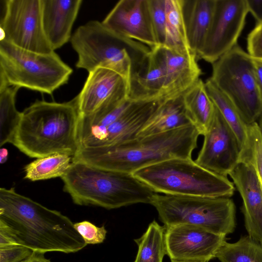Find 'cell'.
Segmentation results:
<instances>
[{"label":"cell","mask_w":262,"mask_h":262,"mask_svg":"<svg viewBox=\"0 0 262 262\" xmlns=\"http://www.w3.org/2000/svg\"><path fill=\"white\" fill-rule=\"evenodd\" d=\"M63 190L80 206L107 209L137 203L150 204L156 193L132 173L109 170L80 162H72L60 178Z\"/></svg>","instance_id":"cell-4"},{"label":"cell","mask_w":262,"mask_h":262,"mask_svg":"<svg viewBox=\"0 0 262 262\" xmlns=\"http://www.w3.org/2000/svg\"><path fill=\"white\" fill-rule=\"evenodd\" d=\"M132 174L157 193L230 198L235 189L227 177L204 168L191 158L165 160Z\"/></svg>","instance_id":"cell-6"},{"label":"cell","mask_w":262,"mask_h":262,"mask_svg":"<svg viewBox=\"0 0 262 262\" xmlns=\"http://www.w3.org/2000/svg\"><path fill=\"white\" fill-rule=\"evenodd\" d=\"M171 262H207V261H177V260H171Z\"/></svg>","instance_id":"cell-40"},{"label":"cell","mask_w":262,"mask_h":262,"mask_svg":"<svg viewBox=\"0 0 262 262\" xmlns=\"http://www.w3.org/2000/svg\"><path fill=\"white\" fill-rule=\"evenodd\" d=\"M215 0H182V10L190 50L197 57L203 48L214 12Z\"/></svg>","instance_id":"cell-21"},{"label":"cell","mask_w":262,"mask_h":262,"mask_svg":"<svg viewBox=\"0 0 262 262\" xmlns=\"http://www.w3.org/2000/svg\"><path fill=\"white\" fill-rule=\"evenodd\" d=\"M200 135L196 127L190 125L111 146L82 147L72 157V161L132 173L165 160L191 158Z\"/></svg>","instance_id":"cell-2"},{"label":"cell","mask_w":262,"mask_h":262,"mask_svg":"<svg viewBox=\"0 0 262 262\" xmlns=\"http://www.w3.org/2000/svg\"><path fill=\"white\" fill-rule=\"evenodd\" d=\"M74 224L60 212L17 193L14 187L0 188V230L13 244L42 253L76 252L87 244Z\"/></svg>","instance_id":"cell-1"},{"label":"cell","mask_w":262,"mask_h":262,"mask_svg":"<svg viewBox=\"0 0 262 262\" xmlns=\"http://www.w3.org/2000/svg\"><path fill=\"white\" fill-rule=\"evenodd\" d=\"M72 157L64 154H55L37 158L24 168L25 179L31 181L62 177L68 170Z\"/></svg>","instance_id":"cell-25"},{"label":"cell","mask_w":262,"mask_h":262,"mask_svg":"<svg viewBox=\"0 0 262 262\" xmlns=\"http://www.w3.org/2000/svg\"><path fill=\"white\" fill-rule=\"evenodd\" d=\"M0 26V40L36 53L54 51L43 30L41 0L5 1V11Z\"/></svg>","instance_id":"cell-10"},{"label":"cell","mask_w":262,"mask_h":262,"mask_svg":"<svg viewBox=\"0 0 262 262\" xmlns=\"http://www.w3.org/2000/svg\"><path fill=\"white\" fill-rule=\"evenodd\" d=\"M247 139L241 149L239 163L253 169L262 191V135L257 122L247 126Z\"/></svg>","instance_id":"cell-30"},{"label":"cell","mask_w":262,"mask_h":262,"mask_svg":"<svg viewBox=\"0 0 262 262\" xmlns=\"http://www.w3.org/2000/svg\"><path fill=\"white\" fill-rule=\"evenodd\" d=\"M250 12L257 23L262 22V0H247Z\"/></svg>","instance_id":"cell-35"},{"label":"cell","mask_w":262,"mask_h":262,"mask_svg":"<svg viewBox=\"0 0 262 262\" xmlns=\"http://www.w3.org/2000/svg\"><path fill=\"white\" fill-rule=\"evenodd\" d=\"M19 88L14 86L0 87V146L12 143L19 123L21 112L16 109L15 98Z\"/></svg>","instance_id":"cell-26"},{"label":"cell","mask_w":262,"mask_h":262,"mask_svg":"<svg viewBox=\"0 0 262 262\" xmlns=\"http://www.w3.org/2000/svg\"><path fill=\"white\" fill-rule=\"evenodd\" d=\"M102 23L114 33L140 42L150 50L160 47L151 21L148 0H121Z\"/></svg>","instance_id":"cell-14"},{"label":"cell","mask_w":262,"mask_h":262,"mask_svg":"<svg viewBox=\"0 0 262 262\" xmlns=\"http://www.w3.org/2000/svg\"><path fill=\"white\" fill-rule=\"evenodd\" d=\"M151 21L159 46H163L166 34L165 0H148Z\"/></svg>","instance_id":"cell-31"},{"label":"cell","mask_w":262,"mask_h":262,"mask_svg":"<svg viewBox=\"0 0 262 262\" xmlns=\"http://www.w3.org/2000/svg\"><path fill=\"white\" fill-rule=\"evenodd\" d=\"M81 0H41L44 32L53 51L71 40Z\"/></svg>","instance_id":"cell-19"},{"label":"cell","mask_w":262,"mask_h":262,"mask_svg":"<svg viewBox=\"0 0 262 262\" xmlns=\"http://www.w3.org/2000/svg\"><path fill=\"white\" fill-rule=\"evenodd\" d=\"M182 95L165 100L140 130L137 137L193 125L185 108Z\"/></svg>","instance_id":"cell-22"},{"label":"cell","mask_w":262,"mask_h":262,"mask_svg":"<svg viewBox=\"0 0 262 262\" xmlns=\"http://www.w3.org/2000/svg\"><path fill=\"white\" fill-rule=\"evenodd\" d=\"M165 228L166 254L171 260L208 262L215 257L226 241V236L195 225L181 224Z\"/></svg>","instance_id":"cell-13"},{"label":"cell","mask_w":262,"mask_h":262,"mask_svg":"<svg viewBox=\"0 0 262 262\" xmlns=\"http://www.w3.org/2000/svg\"><path fill=\"white\" fill-rule=\"evenodd\" d=\"M248 13L247 0H215L211 25L199 58L212 64L236 46Z\"/></svg>","instance_id":"cell-11"},{"label":"cell","mask_w":262,"mask_h":262,"mask_svg":"<svg viewBox=\"0 0 262 262\" xmlns=\"http://www.w3.org/2000/svg\"><path fill=\"white\" fill-rule=\"evenodd\" d=\"M77 96L62 103L37 100L21 112L12 144L30 158L73 157L80 147Z\"/></svg>","instance_id":"cell-3"},{"label":"cell","mask_w":262,"mask_h":262,"mask_svg":"<svg viewBox=\"0 0 262 262\" xmlns=\"http://www.w3.org/2000/svg\"><path fill=\"white\" fill-rule=\"evenodd\" d=\"M129 84L113 70L98 68L89 72L80 93L77 95L80 116L90 115L99 109L119 104L129 99Z\"/></svg>","instance_id":"cell-15"},{"label":"cell","mask_w":262,"mask_h":262,"mask_svg":"<svg viewBox=\"0 0 262 262\" xmlns=\"http://www.w3.org/2000/svg\"><path fill=\"white\" fill-rule=\"evenodd\" d=\"M73 72L53 51L39 53L0 40V87L14 86L52 94Z\"/></svg>","instance_id":"cell-7"},{"label":"cell","mask_w":262,"mask_h":262,"mask_svg":"<svg viewBox=\"0 0 262 262\" xmlns=\"http://www.w3.org/2000/svg\"><path fill=\"white\" fill-rule=\"evenodd\" d=\"M71 42L77 54L76 67L90 72L98 68L115 71L128 82L150 52L145 45L112 31L101 22L91 20L79 27Z\"/></svg>","instance_id":"cell-5"},{"label":"cell","mask_w":262,"mask_h":262,"mask_svg":"<svg viewBox=\"0 0 262 262\" xmlns=\"http://www.w3.org/2000/svg\"><path fill=\"white\" fill-rule=\"evenodd\" d=\"M257 123H258V126L259 127V128H260L261 135H262V115L260 116V117L259 118V119H258V122H257Z\"/></svg>","instance_id":"cell-39"},{"label":"cell","mask_w":262,"mask_h":262,"mask_svg":"<svg viewBox=\"0 0 262 262\" xmlns=\"http://www.w3.org/2000/svg\"><path fill=\"white\" fill-rule=\"evenodd\" d=\"M214 105L235 134L241 149L247 139L248 125L243 121L232 102L215 86L210 78L205 82Z\"/></svg>","instance_id":"cell-28"},{"label":"cell","mask_w":262,"mask_h":262,"mask_svg":"<svg viewBox=\"0 0 262 262\" xmlns=\"http://www.w3.org/2000/svg\"><path fill=\"white\" fill-rule=\"evenodd\" d=\"M24 262H51L49 259H47L44 253L34 252L32 256Z\"/></svg>","instance_id":"cell-37"},{"label":"cell","mask_w":262,"mask_h":262,"mask_svg":"<svg viewBox=\"0 0 262 262\" xmlns=\"http://www.w3.org/2000/svg\"><path fill=\"white\" fill-rule=\"evenodd\" d=\"M165 226L153 221L139 238L135 239L138 250L135 262H162L166 254Z\"/></svg>","instance_id":"cell-27"},{"label":"cell","mask_w":262,"mask_h":262,"mask_svg":"<svg viewBox=\"0 0 262 262\" xmlns=\"http://www.w3.org/2000/svg\"><path fill=\"white\" fill-rule=\"evenodd\" d=\"M34 252L27 247L18 244L0 247V262H24Z\"/></svg>","instance_id":"cell-33"},{"label":"cell","mask_w":262,"mask_h":262,"mask_svg":"<svg viewBox=\"0 0 262 262\" xmlns=\"http://www.w3.org/2000/svg\"><path fill=\"white\" fill-rule=\"evenodd\" d=\"M165 91V64L163 48L160 46L151 50L132 74L129 82V99L138 101L167 98Z\"/></svg>","instance_id":"cell-18"},{"label":"cell","mask_w":262,"mask_h":262,"mask_svg":"<svg viewBox=\"0 0 262 262\" xmlns=\"http://www.w3.org/2000/svg\"><path fill=\"white\" fill-rule=\"evenodd\" d=\"M209 78L232 102L247 125L262 115V95L252 58L237 45L212 64Z\"/></svg>","instance_id":"cell-9"},{"label":"cell","mask_w":262,"mask_h":262,"mask_svg":"<svg viewBox=\"0 0 262 262\" xmlns=\"http://www.w3.org/2000/svg\"><path fill=\"white\" fill-rule=\"evenodd\" d=\"M165 226L193 225L226 236L236 226L235 206L227 197L158 194L150 204Z\"/></svg>","instance_id":"cell-8"},{"label":"cell","mask_w":262,"mask_h":262,"mask_svg":"<svg viewBox=\"0 0 262 262\" xmlns=\"http://www.w3.org/2000/svg\"><path fill=\"white\" fill-rule=\"evenodd\" d=\"M243 200L242 211L248 235L262 243V191L253 168L239 163L229 175Z\"/></svg>","instance_id":"cell-17"},{"label":"cell","mask_w":262,"mask_h":262,"mask_svg":"<svg viewBox=\"0 0 262 262\" xmlns=\"http://www.w3.org/2000/svg\"><path fill=\"white\" fill-rule=\"evenodd\" d=\"M221 262H262V243L249 235L222 244L215 256Z\"/></svg>","instance_id":"cell-29"},{"label":"cell","mask_w":262,"mask_h":262,"mask_svg":"<svg viewBox=\"0 0 262 262\" xmlns=\"http://www.w3.org/2000/svg\"><path fill=\"white\" fill-rule=\"evenodd\" d=\"M203 136V144L195 162L227 177L239 164L241 147L234 132L216 107L210 125Z\"/></svg>","instance_id":"cell-12"},{"label":"cell","mask_w":262,"mask_h":262,"mask_svg":"<svg viewBox=\"0 0 262 262\" xmlns=\"http://www.w3.org/2000/svg\"><path fill=\"white\" fill-rule=\"evenodd\" d=\"M0 158L1 163H5L8 160V151L5 148H2L0 149Z\"/></svg>","instance_id":"cell-38"},{"label":"cell","mask_w":262,"mask_h":262,"mask_svg":"<svg viewBox=\"0 0 262 262\" xmlns=\"http://www.w3.org/2000/svg\"><path fill=\"white\" fill-rule=\"evenodd\" d=\"M165 10L166 34L163 46L182 53L192 52L186 35L182 0H165Z\"/></svg>","instance_id":"cell-24"},{"label":"cell","mask_w":262,"mask_h":262,"mask_svg":"<svg viewBox=\"0 0 262 262\" xmlns=\"http://www.w3.org/2000/svg\"><path fill=\"white\" fill-rule=\"evenodd\" d=\"M162 47L166 69L165 96L172 98L182 94L198 81L202 72L193 53Z\"/></svg>","instance_id":"cell-20"},{"label":"cell","mask_w":262,"mask_h":262,"mask_svg":"<svg viewBox=\"0 0 262 262\" xmlns=\"http://www.w3.org/2000/svg\"><path fill=\"white\" fill-rule=\"evenodd\" d=\"M184 103L193 125L201 135L208 130L212 122L215 106L201 79L183 93Z\"/></svg>","instance_id":"cell-23"},{"label":"cell","mask_w":262,"mask_h":262,"mask_svg":"<svg viewBox=\"0 0 262 262\" xmlns=\"http://www.w3.org/2000/svg\"><path fill=\"white\" fill-rule=\"evenodd\" d=\"M252 59L257 81L262 95V59Z\"/></svg>","instance_id":"cell-36"},{"label":"cell","mask_w":262,"mask_h":262,"mask_svg":"<svg viewBox=\"0 0 262 262\" xmlns=\"http://www.w3.org/2000/svg\"><path fill=\"white\" fill-rule=\"evenodd\" d=\"M247 53L253 59H262V22L257 23L247 38Z\"/></svg>","instance_id":"cell-34"},{"label":"cell","mask_w":262,"mask_h":262,"mask_svg":"<svg viewBox=\"0 0 262 262\" xmlns=\"http://www.w3.org/2000/svg\"><path fill=\"white\" fill-rule=\"evenodd\" d=\"M167 99L133 101L119 118L97 136L82 142L80 148L111 146L136 138L140 130Z\"/></svg>","instance_id":"cell-16"},{"label":"cell","mask_w":262,"mask_h":262,"mask_svg":"<svg viewBox=\"0 0 262 262\" xmlns=\"http://www.w3.org/2000/svg\"><path fill=\"white\" fill-rule=\"evenodd\" d=\"M74 226L87 245L102 243L106 237L107 231L104 226L98 227L88 221L75 223Z\"/></svg>","instance_id":"cell-32"}]
</instances>
